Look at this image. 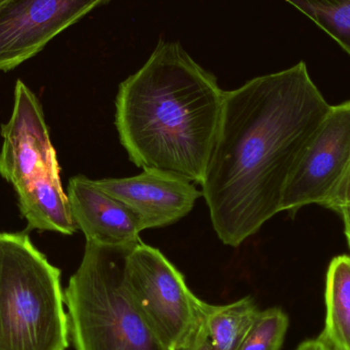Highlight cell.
I'll use <instances>...</instances> for the list:
<instances>
[{"label":"cell","mask_w":350,"mask_h":350,"mask_svg":"<svg viewBox=\"0 0 350 350\" xmlns=\"http://www.w3.org/2000/svg\"><path fill=\"white\" fill-rule=\"evenodd\" d=\"M331 108L304 62L224 92L201 183L224 245L240 246L282 211L288 183Z\"/></svg>","instance_id":"1"},{"label":"cell","mask_w":350,"mask_h":350,"mask_svg":"<svg viewBox=\"0 0 350 350\" xmlns=\"http://www.w3.org/2000/svg\"><path fill=\"white\" fill-rule=\"evenodd\" d=\"M224 96L216 78L178 43L160 41L119 86L115 122L129 159L143 170L201 185Z\"/></svg>","instance_id":"2"},{"label":"cell","mask_w":350,"mask_h":350,"mask_svg":"<svg viewBox=\"0 0 350 350\" xmlns=\"http://www.w3.org/2000/svg\"><path fill=\"white\" fill-rule=\"evenodd\" d=\"M135 245L86 241L81 263L64 293L75 350H170L139 312L127 285V259Z\"/></svg>","instance_id":"3"},{"label":"cell","mask_w":350,"mask_h":350,"mask_svg":"<svg viewBox=\"0 0 350 350\" xmlns=\"http://www.w3.org/2000/svg\"><path fill=\"white\" fill-rule=\"evenodd\" d=\"M61 271L26 234H0V350H66Z\"/></svg>","instance_id":"4"},{"label":"cell","mask_w":350,"mask_h":350,"mask_svg":"<svg viewBox=\"0 0 350 350\" xmlns=\"http://www.w3.org/2000/svg\"><path fill=\"white\" fill-rule=\"evenodd\" d=\"M129 291L141 314L170 350L189 343L207 302L187 287L183 273L161 251L139 242L127 259Z\"/></svg>","instance_id":"5"},{"label":"cell","mask_w":350,"mask_h":350,"mask_svg":"<svg viewBox=\"0 0 350 350\" xmlns=\"http://www.w3.org/2000/svg\"><path fill=\"white\" fill-rule=\"evenodd\" d=\"M110 0H10L0 5V71L40 53L55 36Z\"/></svg>","instance_id":"6"},{"label":"cell","mask_w":350,"mask_h":350,"mask_svg":"<svg viewBox=\"0 0 350 350\" xmlns=\"http://www.w3.org/2000/svg\"><path fill=\"white\" fill-rule=\"evenodd\" d=\"M350 163V100L332 107L294 170L282 211L323 205Z\"/></svg>","instance_id":"7"},{"label":"cell","mask_w":350,"mask_h":350,"mask_svg":"<svg viewBox=\"0 0 350 350\" xmlns=\"http://www.w3.org/2000/svg\"><path fill=\"white\" fill-rule=\"evenodd\" d=\"M1 135L0 175L14 189L59 167L40 102L22 80L16 81L14 110Z\"/></svg>","instance_id":"8"},{"label":"cell","mask_w":350,"mask_h":350,"mask_svg":"<svg viewBox=\"0 0 350 350\" xmlns=\"http://www.w3.org/2000/svg\"><path fill=\"white\" fill-rule=\"evenodd\" d=\"M96 183L125 204L139 218L143 230L178 221L203 196L193 183L153 170L125 178L98 179Z\"/></svg>","instance_id":"9"},{"label":"cell","mask_w":350,"mask_h":350,"mask_svg":"<svg viewBox=\"0 0 350 350\" xmlns=\"http://www.w3.org/2000/svg\"><path fill=\"white\" fill-rule=\"evenodd\" d=\"M68 200L74 221L86 241L107 246H129L139 243L141 222L122 202L100 189L84 175L72 177Z\"/></svg>","instance_id":"10"},{"label":"cell","mask_w":350,"mask_h":350,"mask_svg":"<svg viewBox=\"0 0 350 350\" xmlns=\"http://www.w3.org/2000/svg\"><path fill=\"white\" fill-rule=\"evenodd\" d=\"M21 213L28 230H51L73 234L78 230L69 200L62 187L59 167L16 187Z\"/></svg>","instance_id":"11"},{"label":"cell","mask_w":350,"mask_h":350,"mask_svg":"<svg viewBox=\"0 0 350 350\" xmlns=\"http://www.w3.org/2000/svg\"><path fill=\"white\" fill-rule=\"evenodd\" d=\"M258 310L251 296L224 306L208 304L189 343L179 350H238Z\"/></svg>","instance_id":"12"},{"label":"cell","mask_w":350,"mask_h":350,"mask_svg":"<svg viewBox=\"0 0 350 350\" xmlns=\"http://www.w3.org/2000/svg\"><path fill=\"white\" fill-rule=\"evenodd\" d=\"M326 318L319 336L335 350H350V256L335 257L329 265L325 290Z\"/></svg>","instance_id":"13"},{"label":"cell","mask_w":350,"mask_h":350,"mask_svg":"<svg viewBox=\"0 0 350 350\" xmlns=\"http://www.w3.org/2000/svg\"><path fill=\"white\" fill-rule=\"evenodd\" d=\"M330 34L350 55V0H286Z\"/></svg>","instance_id":"14"},{"label":"cell","mask_w":350,"mask_h":350,"mask_svg":"<svg viewBox=\"0 0 350 350\" xmlns=\"http://www.w3.org/2000/svg\"><path fill=\"white\" fill-rule=\"evenodd\" d=\"M289 328V318L282 308L258 310L238 350H281Z\"/></svg>","instance_id":"15"},{"label":"cell","mask_w":350,"mask_h":350,"mask_svg":"<svg viewBox=\"0 0 350 350\" xmlns=\"http://www.w3.org/2000/svg\"><path fill=\"white\" fill-rule=\"evenodd\" d=\"M323 206L339 213L350 207V163Z\"/></svg>","instance_id":"16"},{"label":"cell","mask_w":350,"mask_h":350,"mask_svg":"<svg viewBox=\"0 0 350 350\" xmlns=\"http://www.w3.org/2000/svg\"><path fill=\"white\" fill-rule=\"evenodd\" d=\"M296 350H335L322 337L319 336L316 339L304 341L300 343Z\"/></svg>","instance_id":"17"},{"label":"cell","mask_w":350,"mask_h":350,"mask_svg":"<svg viewBox=\"0 0 350 350\" xmlns=\"http://www.w3.org/2000/svg\"><path fill=\"white\" fill-rule=\"evenodd\" d=\"M340 214L342 215L343 220H345V234H347V240H349L350 247V207L343 210Z\"/></svg>","instance_id":"18"},{"label":"cell","mask_w":350,"mask_h":350,"mask_svg":"<svg viewBox=\"0 0 350 350\" xmlns=\"http://www.w3.org/2000/svg\"><path fill=\"white\" fill-rule=\"evenodd\" d=\"M10 1V0H0V5L1 4L5 3V2Z\"/></svg>","instance_id":"19"}]
</instances>
